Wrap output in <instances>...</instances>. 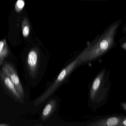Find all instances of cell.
<instances>
[{
    "label": "cell",
    "mask_w": 126,
    "mask_h": 126,
    "mask_svg": "<svg viewBox=\"0 0 126 126\" xmlns=\"http://www.w3.org/2000/svg\"><path fill=\"white\" fill-rule=\"evenodd\" d=\"M38 62V54L35 50L31 51L28 54L27 63L29 74L32 78H34L36 76Z\"/></svg>",
    "instance_id": "3"
},
{
    "label": "cell",
    "mask_w": 126,
    "mask_h": 126,
    "mask_svg": "<svg viewBox=\"0 0 126 126\" xmlns=\"http://www.w3.org/2000/svg\"><path fill=\"white\" fill-rule=\"evenodd\" d=\"M121 121L119 118L113 117L108 118L105 121L97 123L95 125H103V126H114L118 125Z\"/></svg>",
    "instance_id": "7"
},
{
    "label": "cell",
    "mask_w": 126,
    "mask_h": 126,
    "mask_svg": "<svg viewBox=\"0 0 126 126\" xmlns=\"http://www.w3.org/2000/svg\"><path fill=\"white\" fill-rule=\"evenodd\" d=\"M29 32V29L28 27L25 26L23 29V36H28Z\"/></svg>",
    "instance_id": "10"
},
{
    "label": "cell",
    "mask_w": 126,
    "mask_h": 126,
    "mask_svg": "<svg viewBox=\"0 0 126 126\" xmlns=\"http://www.w3.org/2000/svg\"><path fill=\"white\" fill-rule=\"evenodd\" d=\"M0 78L11 94L20 103H23V99L17 91L16 86L10 78L5 74L2 70H0Z\"/></svg>",
    "instance_id": "4"
},
{
    "label": "cell",
    "mask_w": 126,
    "mask_h": 126,
    "mask_svg": "<svg viewBox=\"0 0 126 126\" xmlns=\"http://www.w3.org/2000/svg\"><path fill=\"white\" fill-rule=\"evenodd\" d=\"M104 71L100 73V74L95 78L92 84L90 91V98L91 99H94L98 90L99 89L101 82L104 76Z\"/></svg>",
    "instance_id": "5"
},
{
    "label": "cell",
    "mask_w": 126,
    "mask_h": 126,
    "mask_svg": "<svg viewBox=\"0 0 126 126\" xmlns=\"http://www.w3.org/2000/svg\"><path fill=\"white\" fill-rule=\"evenodd\" d=\"M54 102L50 101L47 104L42 113L41 118L43 120H45L48 117L54 108Z\"/></svg>",
    "instance_id": "6"
},
{
    "label": "cell",
    "mask_w": 126,
    "mask_h": 126,
    "mask_svg": "<svg viewBox=\"0 0 126 126\" xmlns=\"http://www.w3.org/2000/svg\"><path fill=\"white\" fill-rule=\"evenodd\" d=\"M25 2L23 0H18L15 6L16 10L17 11H19L23 8Z\"/></svg>",
    "instance_id": "9"
},
{
    "label": "cell",
    "mask_w": 126,
    "mask_h": 126,
    "mask_svg": "<svg viewBox=\"0 0 126 126\" xmlns=\"http://www.w3.org/2000/svg\"><path fill=\"white\" fill-rule=\"evenodd\" d=\"M122 125L124 126H126V119H125L122 122Z\"/></svg>",
    "instance_id": "11"
},
{
    "label": "cell",
    "mask_w": 126,
    "mask_h": 126,
    "mask_svg": "<svg viewBox=\"0 0 126 126\" xmlns=\"http://www.w3.org/2000/svg\"><path fill=\"white\" fill-rule=\"evenodd\" d=\"M8 55V50L4 48V43L0 42V65H2L4 59Z\"/></svg>",
    "instance_id": "8"
},
{
    "label": "cell",
    "mask_w": 126,
    "mask_h": 126,
    "mask_svg": "<svg viewBox=\"0 0 126 126\" xmlns=\"http://www.w3.org/2000/svg\"><path fill=\"white\" fill-rule=\"evenodd\" d=\"M82 56L79 57L77 59L70 63L65 68H64L60 72L56 79L53 84L40 97H39L35 101L34 103V106H37L42 103L54 91L56 88L59 86L61 82L64 81L66 77L72 71L76 65L79 62L80 58Z\"/></svg>",
    "instance_id": "1"
},
{
    "label": "cell",
    "mask_w": 126,
    "mask_h": 126,
    "mask_svg": "<svg viewBox=\"0 0 126 126\" xmlns=\"http://www.w3.org/2000/svg\"><path fill=\"white\" fill-rule=\"evenodd\" d=\"M9 125L6 124H0V126H9Z\"/></svg>",
    "instance_id": "12"
},
{
    "label": "cell",
    "mask_w": 126,
    "mask_h": 126,
    "mask_svg": "<svg viewBox=\"0 0 126 126\" xmlns=\"http://www.w3.org/2000/svg\"><path fill=\"white\" fill-rule=\"evenodd\" d=\"M2 70L9 77L16 86L17 91L23 99L25 94L22 83L14 66L10 63L5 62L2 68Z\"/></svg>",
    "instance_id": "2"
}]
</instances>
